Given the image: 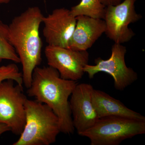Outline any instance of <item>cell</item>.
Wrapping results in <instances>:
<instances>
[{"label":"cell","mask_w":145,"mask_h":145,"mask_svg":"<svg viewBox=\"0 0 145 145\" xmlns=\"http://www.w3.org/2000/svg\"><path fill=\"white\" fill-rule=\"evenodd\" d=\"M25 123L20 138L13 145H50L61 132L59 119L46 104L27 99Z\"/></svg>","instance_id":"cell-3"},{"label":"cell","mask_w":145,"mask_h":145,"mask_svg":"<svg viewBox=\"0 0 145 145\" xmlns=\"http://www.w3.org/2000/svg\"><path fill=\"white\" fill-rule=\"evenodd\" d=\"M76 24L69 43V49L86 51L90 48L106 31L103 19L84 16L76 17Z\"/></svg>","instance_id":"cell-11"},{"label":"cell","mask_w":145,"mask_h":145,"mask_svg":"<svg viewBox=\"0 0 145 145\" xmlns=\"http://www.w3.org/2000/svg\"><path fill=\"white\" fill-rule=\"evenodd\" d=\"M44 54L48 66L56 69L61 78L77 82L82 78L84 68L89 60L87 50L78 51L48 45Z\"/></svg>","instance_id":"cell-8"},{"label":"cell","mask_w":145,"mask_h":145,"mask_svg":"<svg viewBox=\"0 0 145 145\" xmlns=\"http://www.w3.org/2000/svg\"><path fill=\"white\" fill-rule=\"evenodd\" d=\"M92 101L99 119L114 116L145 121L144 116L129 108L121 101L102 91L93 89Z\"/></svg>","instance_id":"cell-12"},{"label":"cell","mask_w":145,"mask_h":145,"mask_svg":"<svg viewBox=\"0 0 145 145\" xmlns=\"http://www.w3.org/2000/svg\"><path fill=\"white\" fill-rule=\"evenodd\" d=\"M76 17L67 8H56L44 16L43 34L48 45L69 48L76 24Z\"/></svg>","instance_id":"cell-9"},{"label":"cell","mask_w":145,"mask_h":145,"mask_svg":"<svg viewBox=\"0 0 145 145\" xmlns=\"http://www.w3.org/2000/svg\"><path fill=\"white\" fill-rule=\"evenodd\" d=\"M4 59L20 63V58L9 40L8 25L0 20V61Z\"/></svg>","instance_id":"cell-14"},{"label":"cell","mask_w":145,"mask_h":145,"mask_svg":"<svg viewBox=\"0 0 145 145\" xmlns=\"http://www.w3.org/2000/svg\"><path fill=\"white\" fill-rule=\"evenodd\" d=\"M93 89L89 84H78L71 95L72 123L78 134L92 127L99 119L92 103Z\"/></svg>","instance_id":"cell-10"},{"label":"cell","mask_w":145,"mask_h":145,"mask_svg":"<svg viewBox=\"0 0 145 145\" xmlns=\"http://www.w3.org/2000/svg\"><path fill=\"white\" fill-rule=\"evenodd\" d=\"M13 0H0V5L1 4H7Z\"/></svg>","instance_id":"cell-18"},{"label":"cell","mask_w":145,"mask_h":145,"mask_svg":"<svg viewBox=\"0 0 145 145\" xmlns=\"http://www.w3.org/2000/svg\"><path fill=\"white\" fill-rule=\"evenodd\" d=\"M8 131H10L9 127L5 124L0 123V136L3 133Z\"/></svg>","instance_id":"cell-17"},{"label":"cell","mask_w":145,"mask_h":145,"mask_svg":"<svg viewBox=\"0 0 145 145\" xmlns=\"http://www.w3.org/2000/svg\"><path fill=\"white\" fill-rule=\"evenodd\" d=\"M126 47L120 44L114 43L112 46L111 54L109 59L104 60L99 57L95 59L94 65H86L84 71L89 79L100 72L109 74L114 80V88L123 91L138 80L137 72L126 64Z\"/></svg>","instance_id":"cell-6"},{"label":"cell","mask_w":145,"mask_h":145,"mask_svg":"<svg viewBox=\"0 0 145 145\" xmlns=\"http://www.w3.org/2000/svg\"><path fill=\"white\" fill-rule=\"evenodd\" d=\"M8 80H13L19 84L23 85L22 74L16 64L0 66V84Z\"/></svg>","instance_id":"cell-15"},{"label":"cell","mask_w":145,"mask_h":145,"mask_svg":"<svg viewBox=\"0 0 145 145\" xmlns=\"http://www.w3.org/2000/svg\"><path fill=\"white\" fill-rule=\"evenodd\" d=\"M103 4L106 7L109 5H116L119 4L124 0H100Z\"/></svg>","instance_id":"cell-16"},{"label":"cell","mask_w":145,"mask_h":145,"mask_svg":"<svg viewBox=\"0 0 145 145\" xmlns=\"http://www.w3.org/2000/svg\"><path fill=\"white\" fill-rule=\"evenodd\" d=\"M137 1L124 0L117 5L106 7L103 18L106 24L105 34L114 43L127 42L135 36V33L129 25L142 18L135 10Z\"/></svg>","instance_id":"cell-7"},{"label":"cell","mask_w":145,"mask_h":145,"mask_svg":"<svg viewBox=\"0 0 145 145\" xmlns=\"http://www.w3.org/2000/svg\"><path fill=\"white\" fill-rule=\"evenodd\" d=\"M105 8L100 0H81L79 4L71 7L70 11L75 17L84 16L103 20Z\"/></svg>","instance_id":"cell-13"},{"label":"cell","mask_w":145,"mask_h":145,"mask_svg":"<svg viewBox=\"0 0 145 145\" xmlns=\"http://www.w3.org/2000/svg\"><path fill=\"white\" fill-rule=\"evenodd\" d=\"M43 17L39 7H32L15 17L8 25L9 40L20 58L23 84L27 89L31 86L34 69L41 63L40 28Z\"/></svg>","instance_id":"cell-2"},{"label":"cell","mask_w":145,"mask_h":145,"mask_svg":"<svg viewBox=\"0 0 145 145\" xmlns=\"http://www.w3.org/2000/svg\"><path fill=\"white\" fill-rule=\"evenodd\" d=\"M145 133V120L111 116L99 118L92 127L78 135L89 139L91 145H118Z\"/></svg>","instance_id":"cell-4"},{"label":"cell","mask_w":145,"mask_h":145,"mask_svg":"<svg viewBox=\"0 0 145 145\" xmlns=\"http://www.w3.org/2000/svg\"><path fill=\"white\" fill-rule=\"evenodd\" d=\"M8 80L0 84V123L6 125L10 131L20 135L25 123V103L27 99L22 85Z\"/></svg>","instance_id":"cell-5"},{"label":"cell","mask_w":145,"mask_h":145,"mask_svg":"<svg viewBox=\"0 0 145 145\" xmlns=\"http://www.w3.org/2000/svg\"><path fill=\"white\" fill-rule=\"evenodd\" d=\"M77 81L62 79L56 69L48 66L35 68L31 86L27 89L28 96L50 108L58 117L61 132L73 134L75 131L69 98Z\"/></svg>","instance_id":"cell-1"}]
</instances>
